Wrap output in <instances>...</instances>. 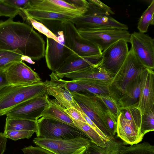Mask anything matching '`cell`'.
Listing matches in <instances>:
<instances>
[{
  "label": "cell",
  "instance_id": "cell-1",
  "mask_svg": "<svg viewBox=\"0 0 154 154\" xmlns=\"http://www.w3.org/2000/svg\"><path fill=\"white\" fill-rule=\"evenodd\" d=\"M45 42L30 25L9 18L0 21V50H19L23 55L38 60L45 55Z\"/></svg>",
  "mask_w": 154,
  "mask_h": 154
},
{
  "label": "cell",
  "instance_id": "cell-2",
  "mask_svg": "<svg viewBox=\"0 0 154 154\" xmlns=\"http://www.w3.org/2000/svg\"><path fill=\"white\" fill-rule=\"evenodd\" d=\"M47 93L46 85L42 81L30 85L4 86L0 88V116L6 115L25 101Z\"/></svg>",
  "mask_w": 154,
  "mask_h": 154
},
{
  "label": "cell",
  "instance_id": "cell-3",
  "mask_svg": "<svg viewBox=\"0 0 154 154\" xmlns=\"http://www.w3.org/2000/svg\"><path fill=\"white\" fill-rule=\"evenodd\" d=\"M87 11L82 15L71 18L67 21L72 23L78 29H93L115 28L128 30L126 24L118 21L110 14L100 9L89 0Z\"/></svg>",
  "mask_w": 154,
  "mask_h": 154
},
{
  "label": "cell",
  "instance_id": "cell-4",
  "mask_svg": "<svg viewBox=\"0 0 154 154\" xmlns=\"http://www.w3.org/2000/svg\"><path fill=\"white\" fill-rule=\"evenodd\" d=\"M137 105L121 109L117 118L116 133L125 144H137L144 136L140 132L142 115Z\"/></svg>",
  "mask_w": 154,
  "mask_h": 154
},
{
  "label": "cell",
  "instance_id": "cell-5",
  "mask_svg": "<svg viewBox=\"0 0 154 154\" xmlns=\"http://www.w3.org/2000/svg\"><path fill=\"white\" fill-rule=\"evenodd\" d=\"M145 68L131 48L125 60L110 83V94L119 100L124 94L129 83L140 75Z\"/></svg>",
  "mask_w": 154,
  "mask_h": 154
},
{
  "label": "cell",
  "instance_id": "cell-6",
  "mask_svg": "<svg viewBox=\"0 0 154 154\" xmlns=\"http://www.w3.org/2000/svg\"><path fill=\"white\" fill-rule=\"evenodd\" d=\"M82 111L97 127L109 139L113 138L105 124L107 109L96 95L89 93L71 92Z\"/></svg>",
  "mask_w": 154,
  "mask_h": 154
},
{
  "label": "cell",
  "instance_id": "cell-7",
  "mask_svg": "<svg viewBox=\"0 0 154 154\" xmlns=\"http://www.w3.org/2000/svg\"><path fill=\"white\" fill-rule=\"evenodd\" d=\"M37 137L69 139L83 137L88 138L78 127L54 120L41 117L36 121Z\"/></svg>",
  "mask_w": 154,
  "mask_h": 154
},
{
  "label": "cell",
  "instance_id": "cell-8",
  "mask_svg": "<svg viewBox=\"0 0 154 154\" xmlns=\"http://www.w3.org/2000/svg\"><path fill=\"white\" fill-rule=\"evenodd\" d=\"M61 30L64 37L65 45L77 55L81 57L102 55V51L99 47L82 37L72 22H63Z\"/></svg>",
  "mask_w": 154,
  "mask_h": 154
},
{
  "label": "cell",
  "instance_id": "cell-9",
  "mask_svg": "<svg viewBox=\"0 0 154 154\" xmlns=\"http://www.w3.org/2000/svg\"><path fill=\"white\" fill-rule=\"evenodd\" d=\"M33 142L54 154H84L91 140L80 137L69 139H55L36 137Z\"/></svg>",
  "mask_w": 154,
  "mask_h": 154
},
{
  "label": "cell",
  "instance_id": "cell-10",
  "mask_svg": "<svg viewBox=\"0 0 154 154\" xmlns=\"http://www.w3.org/2000/svg\"><path fill=\"white\" fill-rule=\"evenodd\" d=\"M78 30L82 37L96 45L102 51L119 40L130 42L131 34L127 30L106 28Z\"/></svg>",
  "mask_w": 154,
  "mask_h": 154
},
{
  "label": "cell",
  "instance_id": "cell-11",
  "mask_svg": "<svg viewBox=\"0 0 154 154\" xmlns=\"http://www.w3.org/2000/svg\"><path fill=\"white\" fill-rule=\"evenodd\" d=\"M48 94L25 101L15 106L6 114L10 118L36 121L49 105Z\"/></svg>",
  "mask_w": 154,
  "mask_h": 154
},
{
  "label": "cell",
  "instance_id": "cell-12",
  "mask_svg": "<svg viewBox=\"0 0 154 154\" xmlns=\"http://www.w3.org/2000/svg\"><path fill=\"white\" fill-rule=\"evenodd\" d=\"M131 48L135 55L146 68L154 69V39L149 35L140 32L131 34Z\"/></svg>",
  "mask_w": 154,
  "mask_h": 154
},
{
  "label": "cell",
  "instance_id": "cell-13",
  "mask_svg": "<svg viewBox=\"0 0 154 154\" xmlns=\"http://www.w3.org/2000/svg\"><path fill=\"white\" fill-rule=\"evenodd\" d=\"M128 52L127 42L123 40H119L102 52L100 66L115 75L122 66Z\"/></svg>",
  "mask_w": 154,
  "mask_h": 154
},
{
  "label": "cell",
  "instance_id": "cell-14",
  "mask_svg": "<svg viewBox=\"0 0 154 154\" xmlns=\"http://www.w3.org/2000/svg\"><path fill=\"white\" fill-rule=\"evenodd\" d=\"M75 53L64 44V40L58 42L47 38L45 57L48 68L56 72L67 59Z\"/></svg>",
  "mask_w": 154,
  "mask_h": 154
},
{
  "label": "cell",
  "instance_id": "cell-15",
  "mask_svg": "<svg viewBox=\"0 0 154 154\" xmlns=\"http://www.w3.org/2000/svg\"><path fill=\"white\" fill-rule=\"evenodd\" d=\"M5 73L10 85H27L41 81L38 75L22 61L7 66Z\"/></svg>",
  "mask_w": 154,
  "mask_h": 154
},
{
  "label": "cell",
  "instance_id": "cell-16",
  "mask_svg": "<svg viewBox=\"0 0 154 154\" xmlns=\"http://www.w3.org/2000/svg\"><path fill=\"white\" fill-rule=\"evenodd\" d=\"M140 94L137 108L141 115L154 110V70L145 68L140 75Z\"/></svg>",
  "mask_w": 154,
  "mask_h": 154
},
{
  "label": "cell",
  "instance_id": "cell-17",
  "mask_svg": "<svg viewBox=\"0 0 154 154\" xmlns=\"http://www.w3.org/2000/svg\"><path fill=\"white\" fill-rule=\"evenodd\" d=\"M50 76L51 80L44 82L48 95L55 97L58 103L65 109L74 108L81 112L71 92L63 85L55 72H52Z\"/></svg>",
  "mask_w": 154,
  "mask_h": 154
},
{
  "label": "cell",
  "instance_id": "cell-18",
  "mask_svg": "<svg viewBox=\"0 0 154 154\" xmlns=\"http://www.w3.org/2000/svg\"><path fill=\"white\" fill-rule=\"evenodd\" d=\"M28 9L76 16L84 14L65 0H29Z\"/></svg>",
  "mask_w": 154,
  "mask_h": 154
},
{
  "label": "cell",
  "instance_id": "cell-19",
  "mask_svg": "<svg viewBox=\"0 0 154 154\" xmlns=\"http://www.w3.org/2000/svg\"><path fill=\"white\" fill-rule=\"evenodd\" d=\"M102 59V55L81 57L75 53L54 72L57 76L77 71L94 65L100 64Z\"/></svg>",
  "mask_w": 154,
  "mask_h": 154
},
{
  "label": "cell",
  "instance_id": "cell-20",
  "mask_svg": "<svg viewBox=\"0 0 154 154\" xmlns=\"http://www.w3.org/2000/svg\"><path fill=\"white\" fill-rule=\"evenodd\" d=\"M100 65H94L77 71L56 76L60 79L65 77L73 80L95 79L111 83L114 75L101 67Z\"/></svg>",
  "mask_w": 154,
  "mask_h": 154
},
{
  "label": "cell",
  "instance_id": "cell-21",
  "mask_svg": "<svg viewBox=\"0 0 154 154\" xmlns=\"http://www.w3.org/2000/svg\"><path fill=\"white\" fill-rule=\"evenodd\" d=\"M48 100L49 105L42 113L41 117L54 120L78 127L65 111V108L61 106L55 99H51L48 97Z\"/></svg>",
  "mask_w": 154,
  "mask_h": 154
},
{
  "label": "cell",
  "instance_id": "cell-22",
  "mask_svg": "<svg viewBox=\"0 0 154 154\" xmlns=\"http://www.w3.org/2000/svg\"><path fill=\"white\" fill-rule=\"evenodd\" d=\"M140 75L132 80L128 85L124 94L120 98L118 103L121 110L136 104L140 94Z\"/></svg>",
  "mask_w": 154,
  "mask_h": 154
},
{
  "label": "cell",
  "instance_id": "cell-23",
  "mask_svg": "<svg viewBox=\"0 0 154 154\" xmlns=\"http://www.w3.org/2000/svg\"><path fill=\"white\" fill-rule=\"evenodd\" d=\"M125 144L114 138L105 141V146H98L91 141L84 154H122Z\"/></svg>",
  "mask_w": 154,
  "mask_h": 154
},
{
  "label": "cell",
  "instance_id": "cell-24",
  "mask_svg": "<svg viewBox=\"0 0 154 154\" xmlns=\"http://www.w3.org/2000/svg\"><path fill=\"white\" fill-rule=\"evenodd\" d=\"M75 81L82 87L86 93L94 95L110 94V82L95 79Z\"/></svg>",
  "mask_w": 154,
  "mask_h": 154
},
{
  "label": "cell",
  "instance_id": "cell-25",
  "mask_svg": "<svg viewBox=\"0 0 154 154\" xmlns=\"http://www.w3.org/2000/svg\"><path fill=\"white\" fill-rule=\"evenodd\" d=\"M25 10L31 17L39 21L43 20H56L64 22L79 16L35 9Z\"/></svg>",
  "mask_w": 154,
  "mask_h": 154
},
{
  "label": "cell",
  "instance_id": "cell-26",
  "mask_svg": "<svg viewBox=\"0 0 154 154\" xmlns=\"http://www.w3.org/2000/svg\"><path fill=\"white\" fill-rule=\"evenodd\" d=\"M36 121L6 117L4 131L8 130L33 131L35 132Z\"/></svg>",
  "mask_w": 154,
  "mask_h": 154
},
{
  "label": "cell",
  "instance_id": "cell-27",
  "mask_svg": "<svg viewBox=\"0 0 154 154\" xmlns=\"http://www.w3.org/2000/svg\"><path fill=\"white\" fill-rule=\"evenodd\" d=\"M72 119L75 124L86 134L92 142L101 147L105 146V141L100 134L87 122Z\"/></svg>",
  "mask_w": 154,
  "mask_h": 154
},
{
  "label": "cell",
  "instance_id": "cell-28",
  "mask_svg": "<svg viewBox=\"0 0 154 154\" xmlns=\"http://www.w3.org/2000/svg\"><path fill=\"white\" fill-rule=\"evenodd\" d=\"M154 1L152 0L140 18L137 28L139 32L145 33L150 25L154 24Z\"/></svg>",
  "mask_w": 154,
  "mask_h": 154
},
{
  "label": "cell",
  "instance_id": "cell-29",
  "mask_svg": "<svg viewBox=\"0 0 154 154\" xmlns=\"http://www.w3.org/2000/svg\"><path fill=\"white\" fill-rule=\"evenodd\" d=\"M23 55L18 49L12 51L0 50V68L15 62L22 61L21 57Z\"/></svg>",
  "mask_w": 154,
  "mask_h": 154
},
{
  "label": "cell",
  "instance_id": "cell-30",
  "mask_svg": "<svg viewBox=\"0 0 154 154\" xmlns=\"http://www.w3.org/2000/svg\"><path fill=\"white\" fill-rule=\"evenodd\" d=\"M104 103L107 109L112 113L117 119L121 110L118 100L110 94H95Z\"/></svg>",
  "mask_w": 154,
  "mask_h": 154
},
{
  "label": "cell",
  "instance_id": "cell-31",
  "mask_svg": "<svg viewBox=\"0 0 154 154\" xmlns=\"http://www.w3.org/2000/svg\"><path fill=\"white\" fill-rule=\"evenodd\" d=\"M122 154H154V146L147 142H143L125 146Z\"/></svg>",
  "mask_w": 154,
  "mask_h": 154
},
{
  "label": "cell",
  "instance_id": "cell-32",
  "mask_svg": "<svg viewBox=\"0 0 154 154\" xmlns=\"http://www.w3.org/2000/svg\"><path fill=\"white\" fill-rule=\"evenodd\" d=\"M25 11L26 17L25 21L27 23V24L31 25L34 28L44 34L47 38H53L55 41L59 42L58 41V38L57 35H55L42 23L31 17L28 14L26 10Z\"/></svg>",
  "mask_w": 154,
  "mask_h": 154
},
{
  "label": "cell",
  "instance_id": "cell-33",
  "mask_svg": "<svg viewBox=\"0 0 154 154\" xmlns=\"http://www.w3.org/2000/svg\"><path fill=\"white\" fill-rule=\"evenodd\" d=\"M154 130V110H151L142 115L140 132L143 136Z\"/></svg>",
  "mask_w": 154,
  "mask_h": 154
},
{
  "label": "cell",
  "instance_id": "cell-34",
  "mask_svg": "<svg viewBox=\"0 0 154 154\" xmlns=\"http://www.w3.org/2000/svg\"><path fill=\"white\" fill-rule=\"evenodd\" d=\"M35 132L33 131L8 130L4 131V134L7 138L17 140L21 139H29Z\"/></svg>",
  "mask_w": 154,
  "mask_h": 154
},
{
  "label": "cell",
  "instance_id": "cell-35",
  "mask_svg": "<svg viewBox=\"0 0 154 154\" xmlns=\"http://www.w3.org/2000/svg\"><path fill=\"white\" fill-rule=\"evenodd\" d=\"M20 9L0 0V17L5 16L12 19L18 14Z\"/></svg>",
  "mask_w": 154,
  "mask_h": 154
},
{
  "label": "cell",
  "instance_id": "cell-36",
  "mask_svg": "<svg viewBox=\"0 0 154 154\" xmlns=\"http://www.w3.org/2000/svg\"><path fill=\"white\" fill-rule=\"evenodd\" d=\"M117 119L107 109L106 114L105 124L111 136L114 138L116 133Z\"/></svg>",
  "mask_w": 154,
  "mask_h": 154
},
{
  "label": "cell",
  "instance_id": "cell-37",
  "mask_svg": "<svg viewBox=\"0 0 154 154\" xmlns=\"http://www.w3.org/2000/svg\"><path fill=\"white\" fill-rule=\"evenodd\" d=\"M63 85L70 92H76L82 94H86L82 87L76 83L75 80H64L60 79Z\"/></svg>",
  "mask_w": 154,
  "mask_h": 154
},
{
  "label": "cell",
  "instance_id": "cell-38",
  "mask_svg": "<svg viewBox=\"0 0 154 154\" xmlns=\"http://www.w3.org/2000/svg\"><path fill=\"white\" fill-rule=\"evenodd\" d=\"M22 151L24 154H54L42 147L32 145L25 147Z\"/></svg>",
  "mask_w": 154,
  "mask_h": 154
},
{
  "label": "cell",
  "instance_id": "cell-39",
  "mask_svg": "<svg viewBox=\"0 0 154 154\" xmlns=\"http://www.w3.org/2000/svg\"><path fill=\"white\" fill-rule=\"evenodd\" d=\"M65 1L84 13L87 11L89 5L88 1L85 0H65Z\"/></svg>",
  "mask_w": 154,
  "mask_h": 154
},
{
  "label": "cell",
  "instance_id": "cell-40",
  "mask_svg": "<svg viewBox=\"0 0 154 154\" xmlns=\"http://www.w3.org/2000/svg\"><path fill=\"white\" fill-rule=\"evenodd\" d=\"M65 111L72 119L84 122H87L82 115V111L81 112L74 108L71 107L65 109Z\"/></svg>",
  "mask_w": 154,
  "mask_h": 154
},
{
  "label": "cell",
  "instance_id": "cell-41",
  "mask_svg": "<svg viewBox=\"0 0 154 154\" xmlns=\"http://www.w3.org/2000/svg\"><path fill=\"white\" fill-rule=\"evenodd\" d=\"M9 4L20 9H27L29 6V0H3Z\"/></svg>",
  "mask_w": 154,
  "mask_h": 154
},
{
  "label": "cell",
  "instance_id": "cell-42",
  "mask_svg": "<svg viewBox=\"0 0 154 154\" xmlns=\"http://www.w3.org/2000/svg\"><path fill=\"white\" fill-rule=\"evenodd\" d=\"M89 1L105 11L111 14H115L109 7L100 1L97 0H89Z\"/></svg>",
  "mask_w": 154,
  "mask_h": 154
},
{
  "label": "cell",
  "instance_id": "cell-43",
  "mask_svg": "<svg viewBox=\"0 0 154 154\" xmlns=\"http://www.w3.org/2000/svg\"><path fill=\"white\" fill-rule=\"evenodd\" d=\"M7 66L0 68V88L10 85L7 80L5 73V68Z\"/></svg>",
  "mask_w": 154,
  "mask_h": 154
},
{
  "label": "cell",
  "instance_id": "cell-44",
  "mask_svg": "<svg viewBox=\"0 0 154 154\" xmlns=\"http://www.w3.org/2000/svg\"><path fill=\"white\" fill-rule=\"evenodd\" d=\"M7 138L4 133L0 132V154H4L6 148Z\"/></svg>",
  "mask_w": 154,
  "mask_h": 154
},
{
  "label": "cell",
  "instance_id": "cell-45",
  "mask_svg": "<svg viewBox=\"0 0 154 154\" xmlns=\"http://www.w3.org/2000/svg\"><path fill=\"white\" fill-rule=\"evenodd\" d=\"M21 60L22 61H25L31 64L35 63V62L33 61L30 58L26 56L23 55L21 57Z\"/></svg>",
  "mask_w": 154,
  "mask_h": 154
}]
</instances>
